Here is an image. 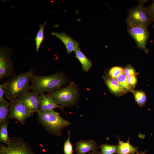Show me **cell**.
<instances>
[{
	"instance_id": "cell-1",
	"label": "cell",
	"mask_w": 154,
	"mask_h": 154,
	"mask_svg": "<svg viewBox=\"0 0 154 154\" xmlns=\"http://www.w3.org/2000/svg\"><path fill=\"white\" fill-rule=\"evenodd\" d=\"M30 89L39 95L45 92L50 93L64 84L67 79L65 75L61 71L47 76L33 74L31 78Z\"/></svg>"
},
{
	"instance_id": "cell-2",
	"label": "cell",
	"mask_w": 154,
	"mask_h": 154,
	"mask_svg": "<svg viewBox=\"0 0 154 154\" xmlns=\"http://www.w3.org/2000/svg\"><path fill=\"white\" fill-rule=\"evenodd\" d=\"M34 70L32 68L25 72L14 76L4 83L5 96L10 101L18 98L30 89L29 83L34 74Z\"/></svg>"
},
{
	"instance_id": "cell-3",
	"label": "cell",
	"mask_w": 154,
	"mask_h": 154,
	"mask_svg": "<svg viewBox=\"0 0 154 154\" xmlns=\"http://www.w3.org/2000/svg\"><path fill=\"white\" fill-rule=\"evenodd\" d=\"M37 113L38 120L45 130L55 136H60L63 129L71 124L70 121L64 119L54 110L39 111Z\"/></svg>"
},
{
	"instance_id": "cell-4",
	"label": "cell",
	"mask_w": 154,
	"mask_h": 154,
	"mask_svg": "<svg viewBox=\"0 0 154 154\" xmlns=\"http://www.w3.org/2000/svg\"><path fill=\"white\" fill-rule=\"evenodd\" d=\"M48 94L57 105L62 107L70 106L77 101L79 90L78 86L72 81L67 86L60 88Z\"/></svg>"
},
{
	"instance_id": "cell-5",
	"label": "cell",
	"mask_w": 154,
	"mask_h": 154,
	"mask_svg": "<svg viewBox=\"0 0 154 154\" xmlns=\"http://www.w3.org/2000/svg\"><path fill=\"white\" fill-rule=\"evenodd\" d=\"M147 0L139 1V4L128 12L126 22L128 26L138 25L147 29L151 21L144 4Z\"/></svg>"
},
{
	"instance_id": "cell-6",
	"label": "cell",
	"mask_w": 154,
	"mask_h": 154,
	"mask_svg": "<svg viewBox=\"0 0 154 154\" xmlns=\"http://www.w3.org/2000/svg\"><path fill=\"white\" fill-rule=\"evenodd\" d=\"M8 145L1 144L0 154H35L28 143L20 137H13Z\"/></svg>"
},
{
	"instance_id": "cell-7",
	"label": "cell",
	"mask_w": 154,
	"mask_h": 154,
	"mask_svg": "<svg viewBox=\"0 0 154 154\" xmlns=\"http://www.w3.org/2000/svg\"><path fill=\"white\" fill-rule=\"evenodd\" d=\"M9 109L8 118L14 119L24 125L28 118L33 115L30 111L18 98L10 101Z\"/></svg>"
},
{
	"instance_id": "cell-8",
	"label": "cell",
	"mask_w": 154,
	"mask_h": 154,
	"mask_svg": "<svg viewBox=\"0 0 154 154\" xmlns=\"http://www.w3.org/2000/svg\"><path fill=\"white\" fill-rule=\"evenodd\" d=\"M11 49L5 47L0 49V79L14 76Z\"/></svg>"
},
{
	"instance_id": "cell-9",
	"label": "cell",
	"mask_w": 154,
	"mask_h": 154,
	"mask_svg": "<svg viewBox=\"0 0 154 154\" xmlns=\"http://www.w3.org/2000/svg\"><path fill=\"white\" fill-rule=\"evenodd\" d=\"M128 32L135 41L137 47L146 53L149 52L146 45L149 35L147 29L138 25L128 26Z\"/></svg>"
},
{
	"instance_id": "cell-10",
	"label": "cell",
	"mask_w": 154,
	"mask_h": 154,
	"mask_svg": "<svg viewBox=\"0 0 154 154\" xmlns=\"http://www.w3.org/2000/svg\"><path fill=\"white\" fill-rule=\"evenodd\" d=\"M18 98L32 113L39 111L40 97L36 93L29 90Z\"/></svg>"
},
{
	"instance_id": "cell-11",
	"label": "cell",
	"mask_w": 154,
	"mask_h": 154,
	"mask_svg": "<svg viewBox=\"0 0 154 154\" xmlns=\"http://www.w3.org/2000/svg\"><path fill=\"white\" fill-rule=\"evenodd\" d=\"M99 147L93 139L81 140L76 142L75 149L76 154H86L92 151L95 154H99L98 149Z\"/></svg>"
},
{
	"instance_id": "cell-12",
	"label": "cell",
	"mask_w": 154,
	"mask_h": 154,
	"mask_svg": "<svg viewBox=\"0 0 154 154\" xmlns=\"http://www.w3.org/2000/svg\"><path fill=\"white\" fill-rule=\"evenodd\" d=\"M51 34L59 39L63 43L68 54L71 53L79 48V44L78 42L66 33L64 32L60 33L53 32Z\"/></svg>"
},
{
	"instance_id": "cell-13",
	"label": "cell",
	"mask_w": 154,
	"mask_h": 154,
	"mask_svg": "<svg viewBox=\"0 0 154 154\" xmlns=\"http://www.w3.org/2000/svg\"><path fill=\"white\" fill-rule=\"evenodd\" d=\"M39 95V111H45L54 110L56 108H59L64 111L63 107L57 105L52 97L48 94L46 95L42 94Z\"/></svg>"
},
{
	"instance_id": "cell-14",
	"label": "cell",
	"mask_w": 154,
	"mask_h": 154,
	"mask_svg": "<svg viewBox=\"0 0 154 154\" xmlns=\"http://www.w3.org/2000/svg\"><path fill=\"white\" fill-rule=\"evenodd\" d=\"M104 79L105 83L109 90L114 94L119 96L123 95L126 92L120 86L116 79L110 76H104Z\"/></svg>"
},
{
	"instance_id": "cell-15",
	"label": "cell",
	"mask_w": 154,
	"mask_h": 154,
	"mask_svg": "<svg viewBox=\"0 0 154 154\" xmlns=\"http://www.w3.org/2000/svg\"><path fill=\"white\" fill-rule=\"evenodd\" d=\"M119 145L117 154H129L137 152L138 148L133 146L129 143V139L126 142L121 141L118 138Z\"/></svg>"
},
{
	"instance_id": "cell-16",
	"label": "cell",
	"mask_w": 154,
	"mask_h": 154,
	"mask_svg": "<svg viewBox=\"0 0 154 154\" xmlns=\"http://www.w3.org/2000/svg\"><path fill=\"white\" fill-rule=\"evenodd\" d=\"M74 51L76 57L81 63L83 70L86 72L88 71L92 66L91 61L86 57L79 48Z\"/></svg>"
},
{
	"instance_id": "cell-17",
	"label": "cell",
	"mask_w": 154,
	"mask_h": 154,
	"mask_svg": "<svg viewBox=\"0 0 154 154\" xmlns=\"http://www.w3.org/2000/svg\"><path fill=\"white\" fill-rule=\"evenodd\" d=\"M9 122L8 121L1 123L0 125V141L7 145H9L11 142L8 134L7 127Z\"/></svg>"
},
{
	"instance_id": "cell-18",
	"label": "cell",
	"mask_w": 154,
	"mask_h": 154,
	"mask_svg": "<svg viewBox=\"0 0 154 154\" xmlns=\"http://www.w3.org/2000/svg\"><path fill=\"white\" fill-rule=\"evenodd\" d=\"M11 101L6 100L0 102V123H2L8 121L9 109Z\"/></svg>"
},
{
	"instance_id": "cell-19",
	"label": "cell",
	"mask_w": 154,
	"mask_h": 154,
	"mask_svg": "<svg viewBox=\"0 0 154 154\" xmlns=\"http://www.w3.org/2000/svg\"><path fill=\"white\" fill-rule=\"evenodd\" d=\"M47 22L46 21L43 24L40 25L39 30L35 38V44L37 52H38L40 45L44 39V28Z\"/></svg>"
},
{
	"instance_id": "cell-20",
	"label": "cell",
	"mask_w": 154,
	"mask_h": 154,
	"mask_svg": "<svg viewBox=\"0 0 154 154\" xmlns=\"http://www.w3.org/2000/svg\"><path fill=\"white\" fill-rule=\"evenodd\" d=\"M135 100L137 104L140 107L144 106L145 104L147 97L145 93L141 90H132Z\"/></svg>"
},
{
	"instance_id": "cell-21",
	"label": "cell",
	"mask_w": 154,
	"mask_h": 154,
	"mask_svg": "<svg viewBox=\"0 0 154 154\" xmlns=\"http://www.w3.org/2000/svg\"><path fill=\"white\" fill-rule=\"evenodd\" d=\"M99 147L101 149L99 154H114L117 153L118 145H112L107 144L102 145Z\"/></svg>"
},
{
	"instance_id": "cell-22",
	"label": "cell",
	"mask_w": 154,
	"mask_h": 154,
	"mask_svg": "<svg viewBox=\"0 0 154 154\" xmlns=\"http://www.w3.org/2000/svg\"><path fill=\"white\" fill-rule=\"evenodd\" d=\"M119 82L120 86L126 92L131 91L132 89L128 82L127 77L124 74L119 75L116 79Z\"/></svg>"
},
{
	"instance_id": "cell-23",
	"label": "cell",
	"mask_w": 154,
	"mask_h": 154,
	"mask_svg": "<svg viewBox=\"0 0 154 154\" xmlns=\"http://www.w3.org/2000/svg\"><path fill=\"white\" fill-rule=\"evenodd\" d=\"M71 132L70 130L68 131V137L65 141L64 146V152L65 154H73L72 145L70 141Z\"/></svg>"
},
{
	"instance_id": "cell-24",
	"label": "cell",
	"mask_w": 154,
	"mask_h": 154,
	"mask_svg": "<svg viewBox=\"0 0 154 154\" xmlns=\"http://www.w3.org/2000/svg\"><path fill=\"white\" fill-rule=\"evenodd\" d=\"M124 69L119 66H114L111 68L109 71V74L110 77L117 79L120 75L124 74Z\"/></svg>"
},
{
	"instance_id": "cell-25",
	"label": "cell",
	"mask_w": 154,
	"mask_h": 154,
	"mask_svg": "<svg viewBox=\"0 0 154 154\" xmlns=\"http://www.w3.org/2000/svg\"><path fill=\"white\" fill-rule=\"evenodd\" d=\"M124 70V74L127 77L131 76H137L138 74L133 66L130 64H128L125 67Z\"/></svg>"
},
{
	"instance_id": "cell-26",
	"label": "cell",
	"mask_w": 154,
	"mask_h": 154,
	"mask_svg": "<svg viewBox=\"0 0 154 154\" xmlns=\"http://www.w3.org/2000/svg\"><path fill=\"white\" fill-rule=\"evenodd\" d=\"M137 76H131L127 77L128 82L131 89L133 90L135 87L137 83Z\"/></svg>"
},
{
	"instance_id": "cell-27",
	"label": "cell",
	"mask_w": 154,
	"mask_h": 154,
	"mask_svg": "<svg viewBox=\"0 0 154 154\" xmlns=\"http://www.w3.org/2000/svg\"><path fill=\"white\" fill-rule=\"evenodd\" d=\"M151 21L154 22V0L150 6L145 7Z\"/></svg>"
},
{
	"instance_id": "cell-28",
	"label": "cell",
	"mask_w": 154,
	"mask_h": 154,
	"mask_svg": "<svg viewBox=\"0 0 154 154\" xmlns=\"http://www.w3.org/2000/svg\"><path fill=\"white\" fill-rule=\"evenodd\" d=\"M4 83L0 85V102L5 101L4 96L5 92L4 89Z\"/></svg>"
},
{
	"instance_id": "cell-29",
	"label": "cell",
	"mask_w": 154,
	"mask_h": 154,
	"mask_svg": "<svg viewBox=\"0 0 154 154\" xmlns=\"http://www.w3.org/2000/svg\"><path fill=\"white\" fill-rule=\"evenodd\" d=\"M146 153V151H145L144 152L141 151V152L137 153V154H145Z\"/></svg>"
},
{
	"instance_id": "cell-30",
	"label": "cell",
	"mask_w": 154,
	"mask_h": 154,
	"mask_svg": "<svg viewBox=\"0 0 154 154\" xmlns=\"http://www.w3.org/2000/svg\"><path fill=\"white\" fill-rule=\"evenodd\" d=\"M87 154H95L94 153H93L92 152H91L89 153H88Z\"/></svg>"
},
{
	"instance_id": "cell-31",
	"label": "cell",
	"mask_w": 154,
	"mask_h": 154,
	"mask_svg": "<svg viewBox=\"0 0 154 154\" xmlns=\"http://www.w3.org/2000/svg\"><path fill=\"white\" fill-rule=\"evenodd\" d=\"M134 154V153H130V154Z\"/></svg>"
},
{
	"instance_id": "cell-32",
	"label": "cell",
	"mask_w": 154,
	"mask_h": 154,
	"mask_svg": "<svg viewBox=\"0 0 154 154\" xmlns=\"http://www.w3.org/2000/svg\"><path fill=\"white\" fill-rule=\"evenodd\" d=\"M153 29H154V25L153 26Z\"/></svg>"
}]
</instances>
